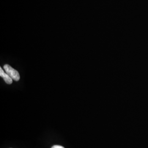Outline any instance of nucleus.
Wrapping results in <instances>:
<instances>
[{
	"label": "nucleus",
	"instance_id": "f03ea898",
	"mask_svg": "<svg viewBox=\"0 0 148 148\" xmlns=\"http://www.w3.org/2000/svg\"><path fill=\"white\" fill-rule=\"evenodd\" d=\"M0 76L1 77H2L3 79L5 80V83L7 84H12L13 82V79L11 78V77L7 74L6 73H5L4 71L3 70L2 68L1 67L0 68Z\"/></svg>",
	"mask_w": 148,
	"mask_h": 148
},
{
	"label": "nucleus",
	"instance_id": "7ed1b4c3",
	"mask_svg": "<svg viewBox=\"0 0 148 148\" xmlns=\"http://www.w3.org/2000/svg\"><path fill=\"white\" fill-rule=\"evenodd\" d=\"M51 148H65L62 146H60V145H54Z\"/></svg>",
	"mask_w": 148,
	"mask_h": 148
},
{
	"label": "nucleus",
	"instance_id": "f257e3e1",
	"mask_svg": "<svg viewBox=\"0 0 148 148\" xmlns=\"http://www.w3.org/2000/svg\"><path fill=\"white\" fill-rule=\"evenodd\" d=\"M3 68L5 70V73L8 74L11 78L16 81H18L20 79V75L18 71L16 69L12 68L10 65L5 64L3 66Z\"/></svg>",
	"mask_w": 148,
	"mask_h": 148
}]
</instances>
